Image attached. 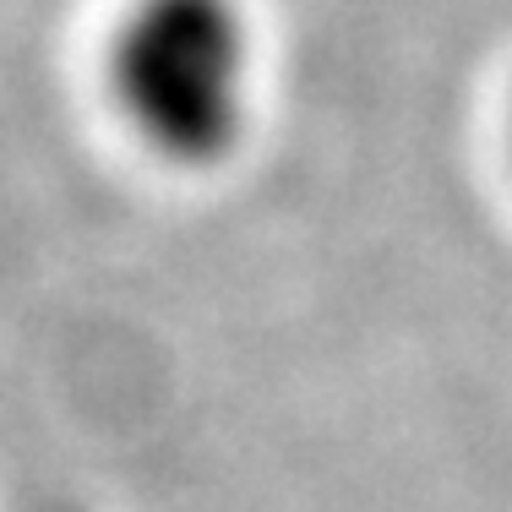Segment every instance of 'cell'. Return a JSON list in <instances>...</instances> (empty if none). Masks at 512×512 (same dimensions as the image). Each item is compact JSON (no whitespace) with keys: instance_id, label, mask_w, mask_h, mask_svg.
Listing matches in <instances>:
<instances>
[{"instance_id":"obj_1","label":"cell","mask_w":512,"mask_h":512,"mask_svg":"<svg viewBox=\"0 0 512 512\" xmlns=\"http://www.w3.org/2000/svg\"><path fill=\"white\" fill-rule=\"evenodd\" d=\"M104 77L142 148L207 169L251 115V22L240 0H131L109 33Z\"/></svg>"}]
</instances>
